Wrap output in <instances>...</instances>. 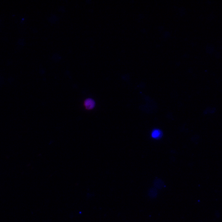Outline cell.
<instances>
[{
	"instance_id": "obj_2",
	"label": "cell",
	"mask_w": 222,
	"mask_h": 222,
	"mask_svg": "<svg viewBox=\"0 0 222 222\" xmlns=\"http://www.w3.org/2000/svg\"><path fill=\"white\" fill-rule=\"evenodd\" d=\"M152 138L154 139V140H160L163 136V132L160 129H154L151 131V134Z\"/></svg>"
},
{
	"instance_id": "obj_1",
	"label": "cell",
	"mask_w": 222,
	"mask_h": 222,
	"mask_svg": "<svg viewBox=\"0 0 222 222\" xmlns=\"http://www.w3.org/2000/svg\"><path fill=\"white\" fill-rule=\"evenodd\" d=\"M83 104L86 110H92L95 108L96 102L92 98H87L84 101Z\"/></svg>"
}]
</instances>
